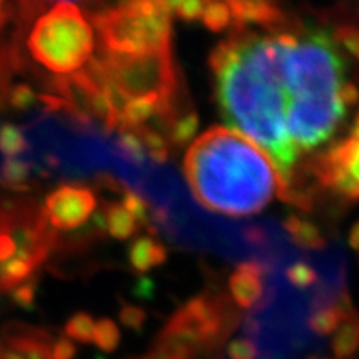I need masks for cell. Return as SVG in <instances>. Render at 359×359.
Masks as SVG:
<instances>
[{
    "label": "cell",
    "instance_id": "obj_1",
    "mask_svg": "<svg viewBox=\"0 0 359 359\" xmlns=\"http://www.w3.org/2000/svg\"><path fill=\"white\" fill-rule=\"evenodd\" d=\"M210 69L228 128L257 143L288 185L299 156L330 140L346 116L344 62L325 30L263 37L238 29L213 48Z\"/></svg>",
    "mask_w": 359,
    "mask_h": 359
},
{
    "label": "cell",
    "instance_id": "obj_2",
    "mask_svg": "<svg viewBox=\"0 0 359 359\" xmlns=\"http://www.w3.org/2000/svg\"><path fill=\"white\" fill-rule=\"evenodd\" d=\"M183 172L201 208L231 218L263 212L275 198L288 201L291 190L262 148L228 127L208 128L195 138Z\"/></svg>",
    "mask_w": 359,
    "mask_h": 359
},
{
    "label": "cell",
    "instance_id": "obj_3",
    "mask_svg": "<svg viewBox=\"0 0 359 359\" xmlns=\"http://www.w3.org/2000/svg\"><path fill=\"white\" fill-rule=\"evenodd\" d=\"M25 40L35 64L58 77L83 70L95 50V30L72 2L53 4L35 17Z\"/></svg>",
    "mask_w": 359,
    "mask_h": 359
},
{
    "label": "cell",
    "instance_id": "obj_4",
    "mask_svg": "<svg viewBox=\"0 0 359 359\" xmlns=\"http://www.w3.org/2000/svg\"><path fill=\"white\" fill-rule=\"evenodd\" d=\"M172 17L168 2L142 0L90 13V24L100 39V53L135 57L172 50Z\"/></svg>",
    "mask_w": 359,
    "mask_h": 359
},
{
    "label": "cell",
    "instance_id": "obj_5",
    "mask_svg": "<svg viewBox=\"0 0 359 359\" xmlns=\"http://www.w3.org/2000/svg\"><path fill=\"white\" fill-rule=\"evenodd\" d=\"M58 233L32 200H0V269L13 259L42 266L57 248Z\"/></svg>",
    "mask_w": 359,
    "mask_h": 359
},
{
    "label": "cell",
    "instance_id": "obj_6",
    "mask_svg": "<svg viewBox=\"0 0 359 359\" xmlns=\"http://www.w3.org/2000/svg\"><path fill=\"white\" fill-rule=\"evenodd\" d=\"M107 82L123 103L137 97H177V69L172 50L135 57L100 53Z\"/></svg>",
    "mask_w": 359,
    "mask_h": 359
},
{
    "label": "cell",
    "instance_id": "obj_7",
    "mask_svg": "<svg viewBox=\"0 0 359 359\" xmlns=\"http://www.w3.org/2000/svg\"><path fill=\"white\" fill-rule=\"evenodd\" d=\"M230 323L219 299L200 294L180 308L158 334L182 341L200 353L217 348L226 338Z\"/></svg>",
    "mask_w": 359,
    "mask_h": 359
},
{
    "label": "cell",
    "instance_id": "obj_8",
    "mask_svg": "<svg viewBox=\"0 0 359 359\" xmlns=\"http://www.w3.org/2000/svg\"><path fill=\"white\" fill-rule=\"evenodd\" d=\"M314 175L323 187L346 200H359V140L336 143L314 161Z\"/></svg>",
    "mask_w": 359,
    "mask_h": 359
},
{
    "label": "cell",
    "instance_id": "obj_9",
    "mask_svg": "<svg viewBox=\"0 0 359 359\" xmlns=\"http://www.w3.org/2000/svg\"><path fill=\"white\" fill-rule=\"evenodd\" d=\"M42 210L53 231H74L95 213L97 196L92 188L65 183L48 193Z\"/></svg>",
    "mask_w": 359,
    "mask_h": 359
},
{
    "label": "cell",
    "instance_id": "obj_10",
    "mask_svg": "<svg viewBox=\"0 0 359 359\" xmlns=\"http://www.w3.org/2000/svg\"><path fill=\"white\" fill-rule=\"evenodd\" d=\"M2 344L22 359H53L52 334L24 323H7L0 331Z\"/></svg>",
    "mask_w": 359,
    "mask_h": 359
},
{
    "label": "cell",
    "instance_id": "obj_11",
    "mask_svg": "<svg viewBox=\"0 0 359 359\" xmlns=\"http://www.w3.org/2000/svg\"><path fill=\"white\" fill-rule=\"evenodd\" d=\"M264 275H266V268L258 262L238 264L228 280L230 293L238 306L251 309L262 302L264 294Z\"/></svg>",
    "mask_w": 359,
    "mask_h": 359
},
{
    "label": "cell",
    "instance_id": "obj_12",
    "mask_svg": "<svg viewBox=\"0 0 359 359\" xmlns=\"http://www.w3.org/2000/svg\"><path fill=\"white\" fill-rule=\"evenodd\" d=\"M231 11L233 24L238 29H245L248 24H258L263 27H271L283 20V12L280 7L271 2H259V0H235L226 2Z\"/></svg>",
    "mask_w": 359,
    "mask_h": 359
},
{
    "label": "cell",
    "instance_id": "obj_13",
    "mask_svg": "<svg viewBox=\"0 0 359 359\" xmlns=\"http://www.w3.org/2000/svg\"><path fill=\"white\" fill-rule=\"evenodd\" d=\"M354 313L356 309L353 308L348 294H344L339 302L314 308L308 318V330L316 336H330L336 333V330Z\"/></svg>",
    "mask_w": 359,
    "mask_h": 359
},
{
    "label": "cell",
    "instance_id": "obj_14",
    "mask_svg": "<svg viewBox=\"0 0 359 359\" xmlns=\"http://www.w3.org/2000/svg\"><path fill=\"white\" fill-rule=\"evenodd\" d=\"M168 251L160 241L150 236H140L130 245L128 262L137 273H147L167 262Z\"/></svg>",
    "mask_w": 359,
    "mask_h": 359
},
{
    "label": "cell",
    "instance_id": "obj_15",
    "mask_svg": "<svg viewBox=\"0 0 359 359\" xmlns=\"http://www.w3.org/2000/svg\"><path fill=\"white\" fill-rule=\"evenodd\" d=\"M105 230L115 240H130L138 230L135 218L120 203H107L102 212Z\"/></svg>",
    "mask_w": 359,
    "mask_h": 359
},
{
    "label": "cell",
    "instance_id": "obj_16",
    "mask_svg": "<svg viewBox=\"0 0 359 359\" xmlns=\"http://www.w3.org/2000/svg\"><path fill=\"white\" fill-rule=\"evenodd\" d=\"M334 356L338 359H353L359 349V314L354 313L336 330L331 341Z\"/></svg>",
    "mask_w": 359,
    "mask_h": 359
},
{
    "label": "cell",
    "instance_id": "obj_17",
    "mask_svg": "<svg viewBox=\"0 0 359 359\" xmlns=\"http://www.w3.org/2000/svg\"><path fill=\"white\" fill-rule=\"evenodd\" d=\"M32 173V163L24 158H6L0 165V185L12 190H29L25 182Z\"/></svg>",
    "mask_w": 359,
    "mask_h": 359
},
{
    "label": "cell",
    "instance_id": "obj_18",
    "mask_svg": "<svg viewBox=\"0 0 359 359\" xmlns=\"http://www.w3.org/2000/svg\"><path fill=\"white\" fill-rule=\"evenodd\" d=\"M196 354L198 351L182 341L158 334L150 351L137 359H195Z\"/></svg>",
    "mask_w": 359,
    "mask_h": 359
},
{
    "label": "cell",
    "instance_id": "obj_19",
    "mask_svg": "<svg viewBox=\"0 0 359 359\" xmlns=\"http://www.w3.org/2000/svg\"><path fill=\"white\" fill-rule=\"evenodd\" d=\"M30 150L24 130L13 123L0 125V154L6 158H17Z\"/></svg>",
    "mask_w": 359,
    "mask_h": 359
},
{
    "label": "cell",
    "instance_id": "obj_20",
    "mask_svg": "<svg viewBox=\"0 0 359 359\" xmlns=\"http://www.w3.org/2000/svg\"><path fill=\"white\" fill-rule=\"evenodd\" d=\"M115 150L125 161L135 165V167H143L147 163L145 148H143L140 138L132 130H122V132H118L115 140Z\"/></svg>",
    "mask_w": 359,
    "mask_h": 359
},
{
    "label": "cell",
    "instance_id": "obj_21",
    "mask_svg": "<svg viewBox=\"0 0 359 359\" xmlns=\"http://www.w3.org/2000/svg\"><path fill=\"white\" fill-rule=\"evenodd\" d=\"M200 128V116L196 111H188V114L177 116L172 127L168 128V140L173 143L175 147H185L190 143L195 135L198 133Z\"/></svg>",
    "mask_w": 359,
    "mask_h": 359
},
{
    "label": "cell",
    "instance_id": "obj_22",
    "mask_svg": "<svg viewBox=\"0 0 359 359\" xmlns=\"http://www.w3.org/2000/svg\"><path fill=\"white\" fill-rule=\"evenodd\" d=\"M93 327H95V321H93L92 314L85 313V311H79L67 320L64 333L65 338H69L70 341H77V343L82 344H88L93 343Z\"/></svg>",
    "mask_w": 359,
    "mask_h": 359
},
{
    "label": "cell",
    "instance_id": "obj_23",
    "mask_svg": "<svg viewBox=\"0 0 359 359\" xmlns=\"http://www.w3.org/2000/svg\"><path fill=\"white\" fill-rule=\"evenodd\" d=\"M122 334H120L118 326L110 318H102L95 323L93 327V343L103 353H114L120 346Z\"/></svg>",
    "mask_w": 359,
    "mask_h": 359
},
{
    "label": "cell",
    "instance_id": "obj_24",
    "mask_svg": "<svg viewBox=\"0 0 359 359\" xmlns=\"http://www.w3.org/2000/svg\"><path fill=\"white\" fill-rule=\"evenodd\" d=\"M290 236L293 243L303 250H323L326 246V240L321 235L320 228L304 219L299 222L298 226L290 233Z\"/></svg>",
    "mask_w": 359,
    "mask_h": 359
},
{
    "label": "cell",
    "instance_id": "obj_25",
    "mask_svg": "<svg viewBox=\"0 0 359 359\" xmlns=\"http://www.w3.org/2000/svg\"><path fill=\"white\" fill-rule=\"evenodd\" d=\"M201 19H203L206 29L212 30V32H223V30H226L233 22L230 7L224 2L206 4Z\"/></svg>",
    "mask_w": 359,
    "mask_h": 359
},
{
    "label": "cell",
    "instance_id": "obj_26",
    "mask_svg": "<svg viewBox=\"0 0 359 359\" xmlns=\"http://www.w3.org/2000/svg\"><path fill=\"white\" fill-rule=\"evenodd\" d=\"M286 280L290 281V285H293L294 288L304 290L313 286L314 283H318V271L314 269L309 263L304 262H296L293 264H290L286 268Z\"/></svg>",
    "mask_w": 359,
    "mask_h": 359
},
{
    "label": "cell",
    "instance_id": "obj_27",
    "mask_svg": "<svg viewBox=\"0 0 359 359\" xmlns=\"http://www.w3.org/2000/svg\"><path fill=\"white\" fill-rule=\"evenodd\" d=\"M39 102V93L27 83H15L8 90L7 103L13 110L27 111Z\"/></svg>",
    "mask_w": 359,
    "mask_h": 359
},
{
    "label": "cell",
    "instance_id": "obj_28",
    "mask_svg": "<svg viewBox=\"0 0 359 359\" xmlns=\"http://www.w3.org/2000/svg\"><path fill=\"white\" fill-rule=\"evenodd\" d=\"M122 206L135 218L137 224L147 226L150 222V212H148V203L145 198H142L137 191L123 190Z\"/></svg>",
    "mask_w": 359,
    "mask_h": 359
},
{
    "label": "cell",
    "instance_id": "obj_29",
    "mask_svg": "<svg viewBox=\"0 0 359 359\" xmlns=\"http://www.w3.org/2000/svg\"><path fill=\"white\" fill-rule=\"evenodd\" d=\"M334 42L359 62V25L343 24L334 30Z\"/></svg>",
    "mask_w": 359,
    "mask_h": 359
},
{
    "label": "cell",
    "instance_id": "obj_30",
    "mask_svg": "<svg viewBox=\"0 0 359 359\" xmlns=\"http://www.w3.org/2000/svg\"><path fill=\"white\" fill-rule=\"evenodd\" d=\"M168 4H170V11H172L173 15H178L182 20L195 22L201 19L206 4L208 2H203V0H183V2L168 0Z\"/></svg>",
    "mask_w": 359,
    "mask_h": 359
},
{
    "label": "cell",
    "instance_id": "obj_31",
    "mask_svg": "<svg viewBox=\"0 0 359 359\" xmlns=\"http://www.w3.org/2000/svg\"><path fill=\"white\" fill-rule=\"evenodd\" d=\"M118 318L120 323H122L125 327H128V330L142 331L143 325H145L147 321V313L143 311L142 308L133 306V304H130L122 299V308H120L118 311Z\"/></svg>",
    "mask_w": 359,
    "mask_h": 359
},
{
    "label": "cell",
    "instance_id": "obj_32",
    "mask_svg": "<svg viewBox=\"0 0 359 359\" xmlns=\"http://www.w3.org/2000/svg\"><path fill=\"white\" fill-rule=\"evenodd\" d=\"M39 286V276L30 278L29 281L22 283L11 293V298L15 306L19 308H32L35 302V293H37Z\"/></svg>",
    "mask_w": 359,
    "mask_h": 359
},
{
    "label": "cell",
    "instance_id": "obj_33",
    "mask_svg": "<svg viewBox=\"0 0 359 359\" xmlns=\"http://www.w3.org/2000/svg\"><path fill=\"white\" fill-rule=\"evenodd\" d=\"M228 358L230 359H258V344L251 338H236L228 344Z\"/></svg>",
    "mask_w": 359,
    "mask_h": 359
},
{
    "label": "cell",
    "instance_id": "obj_34",
    "mask_svg": "<svg viewBox=\"0 0 359 359\" xmlns=\"http://www.w3.org/2000/svg\"><path fill=\"white\" fill-rule=\"evenodd\" d=\"M75 353H77V348L72 343L69 338L62 336V338H57L55 343H53L52 348V358L53 359H74Z\"/></svg>",
    "mask_w": 359,
    "mask_h": 359
},
{
    "label": "cell",
    "instance_id": "obj_35",
    "mask_svg": "<svg viewBox=\"0 0 359 359\" xmlns=\"http://www.w3.org/2000/svg\"><path fill=\"white\" fill-rule=\"evenodd\" d=\"M339 98H341V103H343L344 109H346V107L358 105V103H359V88L353 82L343 83V85H341V90H339Z\"/></svg>",
    "mask_w": 359,
    "mask_h": 359
},
{
    "label": "cell",
    "instance_id": "obj_36",
    "mask_svg": "<svg viewBox=\"0 0 359 359\" xmlns=\"http://www.w3.org/2000/svg\"><path fill=\"white\" fill-rule=\"evenodd\" d=\"M348 243L354 251H358V253H359V222L354 223L351 230H349Z\"/></svg>",
    "mask_w": 359,
    "mask_h": 359
},
{
    "label": "cell",
    "instance_id": "obj_37",
    "mask_svg": "<svg viewBox=\"0 0 359 359\" xmlns=\"http://www.w3.org/2000/svg\"><path fill=\"white\" fill-rule=\"evenodd\" d=\"M12 6H8V4H6V2H0V20H4V19H8V17L12 15L11 13V11H12Z\"/></svg>",
    "mask_w": 359,
    "mask_h": 359
},
{
    "label": "cell",
    "instance_id": "obj_38",
    "mask_svg": "<svg viewBox=\"0 0 359 359\" xmlns=\"http://www.w3.org/2000/svg\"><path fill=\"white\" fill-rule=\"evenodd\" d=\"M351 138L353 140H359V115L356 116V120H354V125L351 128Z\"/></svg>",
    "mask_w": 359,
    "mask_h": 359
}]
</instances>
